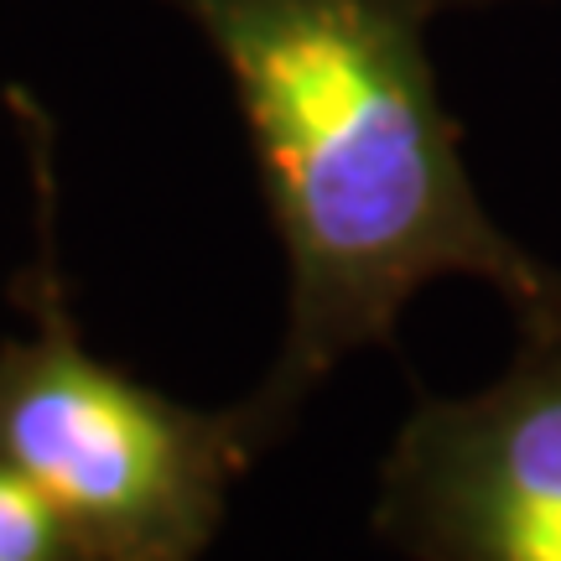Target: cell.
<instances>
[{
    "label": "cell",
    "instance_id": "cell-1",
    "mask_svg": "<svg viewBox=\"0 0 561 561\" xmlns=\"http://www.w3.org/2000/svg\"><path fill=\"white\" fill-rule=\"evenodd\" d=\"M234 83L286 250V333L244 411L261 442L348 354L385 348L421 286H494L520 333L561 328V271L483 208L426 58V0H167Z\"/></svg>",
    "mask_w": 561,
    "mask_h": 561
},
{
    "label": "cell",
    "instance_id": "cell-2",
    "mask_svg": "<svg viewBox=\"0 0 561 561\" xmlns=\"http://www.w3.org/2000/svg\"><path fill=\"white\" fill-rule=\"evenodd\" d=\"M42 146L37 130V328L0 348V458L58 510L89 561H198L265 442L244 401L193 411L89 354L53 276Z\"/></svg>",
    "mask_w": 561,
    "mask_h": 561
},
{
    "label": "cell",
    "instance_id": "cell-3",
    "mask_svg": "<svg viewBox=\"0 0 561 561\" xmlns=\"http://www.w3.org/2000/svg\"><path fill=\"white\" fill-rule=\"evenodd\" d=\"M375 530L411 561H561V328L473 396H432L380 468Z\"/></svg>",
    "mask_w": 561,
    "mask_h": 561
},
{
    "label": "cell",
    "instance_id": "cell-4",
    "mask_svg": "<svg viewBox=\"0 0 561 561\" xmlns=\"http://www.w3.org/2000/svg\"><path fill=\"white\" fill-rule=\"evenodd\" d=\"M0 561H89L62 515L0 458Z\"/></svg>",
    "mask_w": 561,
    "mask_h": 561
},
{
    "label": "cell",
    "instance_id": "cell-5",
    "mask_svg": "<svg viewBox=\"0 0 561 561\" xmlns=\"http://www.w3.org/2000/svg\"><path fill=\"white\" fill-rule=\"evenodd\" d=\"M432 11H462V5H494V0H426Z\"/></svg>",
    "mask_w": 561,
    "mask_h": 561
}]
</instances>
